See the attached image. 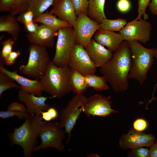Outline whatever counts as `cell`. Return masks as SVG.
<instances>
[{"mask_svg":"<svg viewBox=\"0 0 157 157\" xmlns=\"http://www.w3.org/2000/svg\"><path fill=\"white\" fill-rule=\"evenodd\" d=\"M131 58L128 42L124 40L110 60L99 69L100 72L116 92L125 91L128 88Z\"/></svg>","mask_w":157,"mask_h":157,"instance_id":"6da1fadb","label":"cell"},{"mask_svg":"<svg viewBox=\"0 0 157 157\" xmlns=\"http://www.w3.org/2000/svg\"><path fill=\"white\" fill-rule=\"evenodd\" d=\"M19 127L8 135L10 144L21 147L24 156H31L34 148L37 146V138L46 121H43L41 115H29Z\"/></svg>","mask_w":157,"mask_h":157,"instance_id":"7a4b0ae2","label":"cell"},{"mask_svg":"<svg viewBox=\"0 0 157 157\" xmlns=\"http://www.w3.org/2000/svg\"><path fill=\"white\" fill-rule=\"evenodd\" d=\"M71 69L69 65L57 66L51 60L45 74L40 80L43 91L58 98L69 93L72 91L69 81Z\"/></svg>","mask_w":157,"mask_h":157,"instance_id":"3957f363","label":"cell"},{"mask_svg":"<svg viewBox=\"0 0 157 157\" xmlns=\"http://www.w3.org/2000/svg\"><path fill=\"white\" fill-rule=\"evenodd\" d=\"M127 41L133 59L129 78L137 80L142 85L147 79V73L153 64L156 48H147L137 40Z\"/></svg>","mask_w":157,"mask_h":157,"instance_id":"277c9868","label":"cell"},{"mask_svg":"<svg viewBox=\"0 0 157 157\" xmlns=\"http://www.w3.org/2000/svg\"><path fill=\"white\" fill-rule=\"evenodd\" d=\"M28 51V62L19 67V73L40 80L45 74L51 61L46 48L31 44Z\"/></svg>","mask_w":157,"mask_h":157,"instance_id":"5b68a950","label":"cell"},{"mask_svg":"<svg viewBox=\"0 0 157 157\" xmlns=\"http://www.w3.org/2000/svg\"><path fill=\"white\" fill-rule=\"evenodd\" d=\"M87 98L83 94H76L61 111L59 122L68 135L67 142H69L72 130L83 112Z\"/></svg>","mask_w":157,"mask_h":157,"instance_id":"8992f818","label":"cell"},{"mask_svg":"<svg viewBox=\"0 0 157 157\" xmlns=\"http://www.w3.org/2000/svg\"><path fill=\"white\" fill-rule=\"evenodd\" d=\"M65 131L59 122H46L42 127L39 135L40 144L34 149L33 151L51 147L60 151H63L65 146L62 141L65 137Z\"/></svg>","mask_w":157,"mask_h":157,"instance_id":"52a82bcc","label":"cell"},{"mask_svg":"<svg viewBox=\"0 0 157 157\" xmlns=\"http://www.w3.org/2000/svg\"><path fill=\"white\" fill-rule=\"evenodd\" d=\"M54 56L52 60L57 66L68 65L70 56L76 44L72 26L66 27L58 31Z\"/></svg>","mask_w":157,"mask_h":157,"instance_id":"ba28073f","label":"cell"},{"mask_svg":"<svg viewBox=\"0 0 157 157\" xmlns=\"http://www.w3.org/2000/svg\"><path fill=\"white\" fill-rule=\"evenodd\" d=\"M76 43L85 48L89 44L92 37L100 28V24L90 18L85 14L77 16L73 27Z\"/></svg>","mask_w":157,"mask_h":157,"instance_id":"9c48e42d","label":"cell"},{"mask_svg":"<svg viewBox=\"0 0 157 157\" xmlns=\"http://www.w3.org/2000/svg\"><path fill=\"white\" fill-rule=\"evenodd\" d=\"M152 26L144 19H134L127 23L119 32L124 40H137L146 44L150 39Z\"/></svg>","mask_w":157,"mask_h":157,"instance_id":"30bf717a","label":"cell"},{"mask_svg":"<svg viewBox=\"0 0 157 157\" xmlns=\"http://www.w3.org/2000/svg\"><path fill=\"white\" fill-rule=\"evenodd\" d=\"M110 97L96 94L87 98L84 106L83 112L88 116L105 117L118 111L112 108Z\"/></svg>","mask_w":157,"mask_h":157,"instance_id":"8fae6325","label":"cell"},{"mask_svg":"<svg viewBox=\"0 0 157 157\" xmlns=\"http://www.w3.org/2000/svg\"><path fill=\"white\" fill-rule=\"evenodd\" d=\"M68 65L71 69L85 76L94 74L97 68L85 48L76 44L71 53Z\"/></svg>","mask_w":157,"mask_h":157,"instance_id":"7c38bea8","label":"cell"},{"mask_svg":"<svg viewBox=\"0 0 157 157\" xmlns=\"http://www.w3.org/2000/svg\"><path fill=\"white\" fill-rule=\"evenodd\" d=\"M155 137L152 134H147L131 129L123 134L119 140L120 148L124 150L134 149L143 147H150L154 143Z\"/></svg>","mask_w":157,"mask_h":157,"instance_id":"4fadbf2b","label":"cell"},{"mask_svg":"<svg viewBox=\"0 0 157 157\" xmlns=\"http://www.w3.org/2000/svg\"><path fill=\"white\" fill-rule=\"evenodd\" d=\"M48 97L38 96L26 92L20 89L18 98L25 105L26 112L31 115H41L42 111H46L49 108L46 103Z\"/></svg>","mask_w":157,"mask_h":157,"instance_id":"5bb4252c","label":"cell"},{"mask_svg":"<svg viewBox=\"0 0 157 157\" xmlns=\"http://www.w3.org/2000/svg\"><path fill=\"white\" fill-rule=\"evenodd\" d=\"M0 71L12 78L20 86V89L30 94L41 96L43 91L40 80L27 78L18 74L16 70L11 71L7 69L3 65H0Z\"/></svg>","mask_w":157,"mask_h":157,"instance_id":"9a60e30c","label":"cell"},{"mask_svg":"<svg viewBox=\"0 0 157 157\" xmlns=\"http://www.w3.org/2000/svg\"><path fill=\"white\" fill-rule=\"evenodd\" d=\"M58 31L41 24L36 32L27 33L26 37L31 44L51 47L54 44L55 37L58 35Z\"/></svg>","mask_w":157,"mask_h":157,"instance_id":"2e32d148","label":"cell"},{"mask_svg":"<svg viewBox=\"0 0 157 157\" xmlns=\"http://www.w3.org/2000/svg\"><path fill=\"white\" fill-rule=\"evenodd\" d=\"M85 49L96 67H102L108 62L113 57L112 51L97 42L94 39H91Z\"/></svg>","mask_w":157,"mask_h":157,"instance_id":"e0dca14e","label":"cell"},{"mask_svg":"<svg viewBox=\"0 0 157 157\" xmlns=\"http://www.w3.org/2000/svg\"><path fill=\"white\" fill-rule=\"evenodd\" d=\"M50 12L72 27L77 17L72 0H55Z\"/></svg>","mask_w":157,"mask_h":157,"instance_id":"ac0fdd59","label":"cell"},{"mask_svg":"<svg viewBox=\"0 0 157 157\" xmlns=\"http://www.w3.org/2000/svg\"><path fill=\"white\" fill-rule=\"evenodd\" d=\"M94 39L98 43L106 47L111 51L115 52L124 41L120 33L99 29L94 35Z\"/></svg>","mask_w":157,"mask_h":157,"instance_id":"d6986e66","label":"cell"},{"mask_svg":"<svg viewBox=\"0 0 157 157\" xmlns=\"http://www.w3.org/2000/svg\"><path fill=\"white\" fill-rule=\"evenodd\" d=\"M15 15L10 14L3 15L0 17V32H6L10 34L12 38L16 41L20 31L19 26Z\"/></svg>","mask_w":157,"mask_h":157,"instance_id":"ffe728a7","label":"cell"},{"mask_svg":"<svg viewBox=\"0 0 157 157\" xmlns=\"http://www.w3.org/2000/svg\"><path fill=\"white\" fill-rule=\"evenodd\" d=\"M33 21L58 31L66 27L72 26L68 23L57 18L56 16L50 12L40 15L34 18Z\"/></svg>","mask_w":157,"mask_h":157,"instance_id":"44dd1931","label":"cell"},{"mask_svg":"<svg viewBox=\"0 0 157 157\" xmlns=\"http://www.w3.org/2000/svg\"><path fill=\"white\" fill-rule=\"evenodd\" d=\"M69 81L72 91L76 94H82L89 87L85 76L71 68Z\"/></svg>","mask_w":157,"mask_h":157,"instance_id":"7402d4cb","label":"cell"},{"mask_svg":"<svg viewBox=\"0 0 157 157\" xmlns=\"http://www.w3.org/2000/svg\"><path fill=\"white\" fill-rule=\"evenodd\" d=\"M106 0H89L87 15L92 19L100 24L106 18L104 12Z\"/></svg>","mask_w":157,"mask_h":157,"instance_id":"603a6c76","label":"cell"},{"mask_svg":"<svg viewBox=\"0 0 157 157\" xmlns=\"http://www.w3.org/2000/svg\"><path fill=\"white\" fill-rule=\"evenodd\" d=\"M55 0H30L26 8V10L32 11L34 18L45 13L52 6Z\"/></svg>","mask_w":157,"mask_h":157,"instance_id":"cb8c5ba5","label":"cell"},{"mask_svg":"<svg viewBox=\"0 0 157 157\" xmlns=\"http://www.w3.org/2000/svg\"><path fill=\"white\" fill-rule=\"evenodd\" d=\"M85 78L88 87L95 90L102 91L109 88L106 78L104 76H100L93 74L85 76Z\"/></svg>","mask_w":157,"mask_h":157,"instance_id":"d4e9b609","label":"cell"},{"mask_svg":"<svg viewBox=\"0 0 157 157\" xmlns=\"http://www.w3.org/2000/svg\"><path fill=\"white\" fill-rule=\"evenodd\" d=\"M127 20L122 18L114 19H103L99 24L100 28L113 32H119L125 26Z\"/></svg>","mask_w":157,"mask_h":157,"instance_id":"484cf974","label":"cell"},{"mask_svg":"<svg viewBox=\"0 0 157 157\" xmlns=\"http://www.w3.org/2000/svg\"><path fill=\"white\" fill-rule=\"evenodd\" d=\"M11 77L0 71V96L6 90L13 88H20V86Z\"/></svg>","mask_w":157,"mask_h":157,"instance_id":"4316f807","label":"cell"},{"mask_svg":"<svg viewBox=\"0 0 157 157\" xmlns=\"http://www.w3.org/2000/svg\"><path fill=\"white\" fill-rule=\"evenodd\" d=\"M15 41L12 38L8 39L2 43V48L0 55V65H3L5 64V59L13 51Z\"/></svg>","mask_w":157,"mask_h":157,"instance_id":"83f0119b","label":"cell"},{"mask_svg":"<svg viewBox=\"0 0 157 157\" xmlns=\"http://www.w3.org/2000/svg\"><path fill=\"white\" fill-rule=\"evenodd\" d=\"M76 14L84 13L87 15L89 0H72Z\"/></svg>","mask_w":157,"mask_h":157,"instance_id":"f1b7e54d","label":"cell"},{"mask_svg":"<svg viewBox=\"0 0 157 157\" xmlns=\"http://www.w3.org/2000/svg\"><path fill=\"white\" fill-rule=\"evenodd\" d=\"M151 0H138V15L135 20H139L143 16L144 19L147 20L149 18L148 15L146 13V10L149 6Z\"/></svg>","mask_w":157,"mask_h":157,"instance_id":"f546056e","label":"cell"},{"mask_svg":"<svg viewBox=\"0 0 157 157\" xmlns=\"http://www.w3.org/2000/svg\"><path fill=\"white\" fill-rule=\"evenodd\" d=\"M29 115V114L26 111L20 112L8 110L0 111V117L3 119L16 117L20 119H25Z\"/></svg>","mask_w":157,"mask_h":157,"instance_id":"4dcf8cb0","label":"cell"},{"mask_svg":"<svg viewBox=\"0 0 157 157\" xmlns=\"http://www.w3.org/2000/svg\"><path fill=\"white\" fill-rule=\"evenodd\" d=\"M30 0H16L9 11L10 14L15 15L26 10V7Z\"/></svg>","mask_w":157,"mask_h":157,"instance_id":"1f68e13d","label":"cell"},{"mask_svg":"<svg viewBox=\"0 0 157 157\" xmlns=\"http://www.w3.org/2000/svg\"><path fill=\"white\" fill-rule=\"evenodd\" d=\"M18 15L17 21L23 25L33 22L34 14L30 10H26Z\"/></svg>","mask_w":157,"mask_h":157,"instance_id":"d6a6232c","label":"cell"},{"mask_svg":"<svg viewBox=\"0 0 157 157\" xmlns=\"http://www.w3.org/2000/svg\"><path fill=\"white\" fill-rule=\"evenodd\" d=\"M116 6L119 12L126 13L131 10L132 5L130 0H118L116 3Z\"/></svg>","mask_w":157,"mask_h":157,"instance_id":"836d02e7","label":"cell"},{"mask_svg":"<svg viewBox=\"0 0 157 157\" xmlns=\"http://www.w3.org/2000/svg\"><path fill=\"white\" fill-rule=\"evenodd\" d=\"M149 150L147 148L140 147L132 149L128 154L129 157H149Z\"/></svg>","mask_w":157,"mask_h":157,"instance_id":"e575fe53","label":"cell"},{"mask_svg":"<svg viewBox=\"0 0 157 157\" xmlns=\"http://www.w3.org/2000/svg\"><path fill=\"white\" fill-rule=\"evenodd\" d=\"M134 129L140 132L145 130L148 126L147 121L142 118H138L136 119L133 124Z\"/></svg>","mask_w":157,"mask_h":157,"instance_id":"d590c367","label":"cell"},{"mask_svg":"<svg viewBox=\"0 0 157 157\" xmlns=\"http://www.w3.org/2000/svg\"><path fill=\"white\" fill-rule=\"evenodd\" d=\"M20 54L21 52L19 50L13 51L5 59V64L9 66L12 65L15 63Z\"/></svg>","mask_w":157,"mask_h":157,"instance_id":"8d00e7d4","label":"cell"},{"mask_svg":"<svg viewBox=\"0 0 157 157\" xmlns=\"http://www.w3.org/2000/svg\"><path fill=\"white\" fill-rule=\"evenodd\" d=\"M16 0H0L1 12H9Z\"/></svg>","mask_w":157,"mask_h":157,"instance_id":"74e56055","label":"cell"},{"mask_svg":"<svg viewBox=\"0 0 157 157\" xmlns=\"http://www.w3.org/2000/svg\"><path fill=\"white\" fill-rule=\"evenodd\" d=\"M7 110L20 112L26 111V106L22 104L17 102H13L7 107Z\"/></svg>","mask_w":157,"mask_h":157,"instance_id":"f35d334b","label":"cell"},{"mask_svg":"<svg viewBox=\"0 0 157 157\" xmlns=\"http://www.w3.org/2000/svg\"><path fill=\"white\" fill-rule=\"evenodd\" d=\"M24 28L27 33H32L36 32L38 30L39 25L37 23L33 22L24 24Z\"/></svg>","mask_w":157,"mask_h":157,"instance_id":"ab89813d","label":"cell"},{"mask_svg":"<svg viewBox=\"0 0 157 157\" xmlns=\"http://www.w3.org/2000/svg\"><path fill=\"white\" fill-rule=\"evenodd\" d=\"M149 5L150 12L152 14L157 16V0H151Z\"/></svg>","mask_w":157,"mask_h":157,"instance_id":"60d3db41","label":"cell"},{"mask_svg":"<svg viewBox=\"0 0 157 157\" xmlns=\"http://www.w3.org/2000/svg\"><path fill=\"white\" fill-rule=\"evenodd\" d=\"M41 115L42 119L46 122H50L53 119L48 111H42L41 113Z\"/></svg>","mask_w":157,"mask_h":157,"instance_id":"b9f144b4","label":"cell"},{"mask_svg":"<svg viewBox=\"0 0 157 157\" xmlns=\"http://www.w3.org/2000/svg\"><path fill=\"white\" fill-rule=\"evenodd\" d=\"M47 110L51 115L53 120L56 119L58 116V113L57 110L53 107H49Z\"/></svg>","mask_w":157,"mask_h":157,"instance_id":"7bdbcfd3","label":"cell"},{"mask_svg":"<svg viewBox=\"0 0 157 157\" xmlns=\"http://www.w3.org/2000/svg\"><path fill=\"white\" fill-rule=\"evenodd\" d=\"M149 152V157H157V143L151 147Z\"/></svg>","mask_w":157,"mask_h":157,"instance_id":"ee69618b","label":"cell"},{"mask_svg":"<svg viewBox=\"0 0 157 157\" xmlns=\"http://www.w3.org/2000/svg\"><path fill=\"white\" fill-rule=\"evenodd\" d=\"M154 57L155 58H156L157 60V48H156V50H155V54H154ZM157 86V83L155 85V86L154 88V92H153V94H152V97L153 98L154 97V92H155V90H156V88Z\"/></svg>","mask_w":157,"mask_h":157,"instance_id":"f6af8a7d","label":"cell"},{"mask_svg":"<svg viewBox=\"0 0 157 157\" xmlns=\"http://www.w3.org/2000/svg\"><path fill=\"white\" fill-rule=\"evenodd\" d=\"M156 143H157V140H156Z\"/></svg>","mask_w":157,"mask_h":157,"instance_id":"bcb514c9","label":"cell"}]
</instances>
